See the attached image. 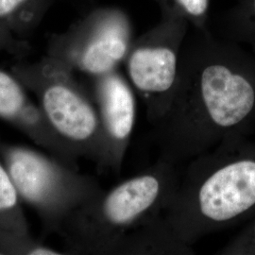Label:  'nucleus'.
<instances>
[{
  "label": "nucleus",
  "mask_w": 255,
  "mask_h": 255,
  "mask_svg": "<svg viewBox=\"0 0 255 255\" xmlns=\"http://www.w3.org/2000/svg\"><path fill=\"white\" fill-rule=\"evenodd\" d=\"M17 189L9 171L0 164V214L13 209L17 204Z\"/></svg>",
  "instance_id": "4468645a"
},
{
  "label": "nucleus",
  "mask_w": 255,
  "mask_h": 255,
  "mask_svg": "<svg viewBox=\"0 0 255 255\" xmlns=\"http://www.w3.org/2000/svg\"><path fill=\"white\" fill-rule=\"evenodd\" d=\"M19 77L42 93L46 118L55 129L82 151L103 159L101 119L71 77V70L49 58L42 64L20 67Z\"/></svg>",
  "instance_id": "423d86ee"
},
{
  "label": "nucleus",
  "mask_w": 255,
  "mask_h": 255,
  "mask_svg": "<svg viewBox=\"0 0 255 255\" xmlns=\"http://www.w3.org/2000/svg\"><path fill=\"white\" fill-rule=\"evenodd\" d=\"M180 164L158 158L145 170L100 191L74 212L79 245L96 252L117 253L130 232L163 212L179 182Z\"/></svg>",
  "instance_id": "7ed1b4c3"
},
{
  "label": "nucleus",
  "mask_w": 255,
  "mask_h": 255,
  "mask_svg": "<svg viewBox=\"0 0 255 255\" xmlns=\"http://www.w3.org/2000/svg\"><path fill=\"white\" fill-rule=\"evenodd\" d=\"M161 11L176 12L186 19L190 27H207L210 0H155Z\"/></svg>",
  "instance_id": "f8f14e48"
},
{
  "label": "nucleus",
  "mask_w": 255,
  "mask_h": 255,
  "mask_svg": "<svg viewBox=\"0 0 255 255\" xmlns=\"http://www.w3.org/2000/svg\"><path fill=\"white\" fill-rule=\"evenodd\" d=\"M220 36L255 48V0H237L220 17Z\"/></svg>",
  "instance_id": "9b49d317"
},
{
  "label": "nucleus",
  "mask_w": 255,
  "mask_h": 255,
  "mask_svg": "<svg viewBox=\"0 0 255 255\" xmlns=\"http://www.w3.org/2000/svg\"><path fill=\"white\" fill-rule=\"evenodd\" d=\"M26 103L25 94L18 80L0 70V116L11 118Z\"/></svg>",
  "instance_id": "ddd939ff"
},
{
  "label": "nucleus",
  "mask_w": 255,
  "mask_h": 255,
  "mask_svg": "<svg viewBox=\"0 0 255 255\" xmlns=\"http://www.w3.org/2000/svg\"><path fill=\"white\" fill-rule=\"evenodd\" d=\"M133 40L131 21L123 9L99 8L54 36L50 57L94 78L118 69Z\"/></svg>",
  "instance_id": "39448f33"
},
{
  "label": "nucleus",
  "mask_w": 255,
  "mask_h": 255,
  "mask_svg": "<svg viewBox=\"0 0 255 255\" xmlns=\"http://www.w3.org/2000/svg\"><path fill=\"white\" fill-rule=\"evenodd\" d=\"M161 217L192 247L255 207V159L234 157L229 142L186 163Z\"/></svg>",
  "instance_id": "f03ea898"
},
{
  "label": "nucleus",
  "mask_w": 255,
  "mask_h": 255,
  "mask_svg": "<svg viewBox=\"0 0 255 255\" xmlns=\"http://www.w3.org/2000/svg\"><path fill=\"white\" fill-rule=\"evenodd\" d=\"M254 239H255V229H254Z\"/></svg>",
  "instance_id": "f3484780"
},
{
  "label": "nucleus",
  "mask_w": 255,
  "mask_h": 255,
  "mask_svg": "<svg viewBox=\"0 0 255 255\" xmlns=\"http://www.w3.org/2000/svg\"><path fill=\"white\" fill-rule=\"evenodd\" d=\"M94 80L103 137L102 162L119 170L136 121L135 91L118 69Z\"/></svg>",
  "instance_id": "0eeeda50"
},
{
  "label": "nucleus",
  "mask_w": 255,
  "mask_h": 255,
  "mask_svg": "<svg viewBox=\"0 0 255 255\" xmlns=\"http://www.w3.org/2000/svg\"><path fill=\"white\" fill-rule=\"evenodd\" d=\"M16 45L13 34L10 33L7 29L0 27V49L13 47Z\"/></svg>",
  "instance_id": "2eb2a0df"
},
{
  "label": "nucleus",
  "mask_w": 255,
  "mask_h": 255,
  "mask_svg": "<svg viewBox=\"0 0 255 255\" xmlns=\"http://www.w3.org/2000/svg\"><path fill=\"white\" fill-rule=\"evenodd\" d=\"M31 255H58V254L54 253V252L51 251V250H47V249H36V250H34V251L31 253Z\"/></svg>",
  "instance_id": "dca6fc26"
},
{
  "label": "nucleus",
  "mask_w": 255,
  "mask_h": 255,
  "mask_svg": "<svg viewBox=\"0 0 255 255\" xmlns=\"http://www.w3.org/2000/svg\"><path fill=\"white\" fill-rule=\"evenodd\" d=\"M9 173L17 191L27 201L42 203L57 188V178L36 154L20 150L10 156Z\"/></svg>",
  "instance_id": "6e6552de"
},
{
  "label": "nucleus",
  "mask_w": 255,
  "mask_h": 255,
  "mask_svg": "<svg viewBox=\"0 0 255 255\" xmlns=\"http://www.w3.org/2000/svg\"><path fill=\"white\" fill-rule=\"evenodd\" d=\"M52 0H0V27L22 35L34 29L45 17Z\"/></svg>",
  "instance_id": "9d476101"
},
{
  "label": "nucleus",
  "mask_w": 255,
  "mask_h": 255,
  "mask_svg": "<svg viewBox=\"0 0 255 255\" xmlns=\"http://www.w3.org/2000/svg\"><path fill=\"white\" fill-rule=\"evenodd\" d=\"M190 29L189 22L171 11L129 47L125 64L128 80L143 101L147 121L154 125L168 108L178 78L180 57Z\"/></svg>",
  "instance_id": "20e7f679"
},
{
  "label": "nucleus",
  "mask_w": 255,
  "mask_h": 255,
  "mask_svg": "<svg viewBox=\"0 0 255 255\" xmlns=\"http://www.w3.org/2000/svg\"><path fill=\"white\" fill-rule=\"evenodd\" d=\"M194 250L178 241L168 232L161 213L130 232L121 241L117 254L122 255H193Z\"/></svg>",
  "instance_id": "1a4fd4ad"
},
{
  "label": "nucleus",
  "mask_w": 255,
  "mask_h": 255,
  "mask_svg": "<svg viewBox=\"0 0 255 255\" xmlns=\"http://www.w3.org/2000/svg\"><path fill=\"white\" fill-rule=\"evenodd\" d=\"M255 111V63L235 42L190 27L172 100L152 125L159 158L181 164L231 142Z\"/></svg>",
  "instance_id": "f257e3e1"
}]
</instances>
